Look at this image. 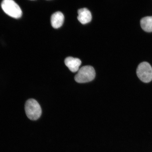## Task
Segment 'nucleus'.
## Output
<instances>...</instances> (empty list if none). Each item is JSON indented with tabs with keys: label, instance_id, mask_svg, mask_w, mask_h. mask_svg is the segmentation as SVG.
<instances>
[{
	"label": "nucleus",
	"instance_id": "obj_1",
	"mask_svg": "<svg viewBox=\"0 0 152 152\" xmlns=\"http://www.w3.org/2000/svg\"><path fill=\"white\" fill-rule=\"evenodd\" d=\"M25 110L26 115L31 120H37L41 117L42 109L37 101L31 99L26 101Z\"/></svg>",
	"mask_w": 152,
	"mask_h": 152
},
{
	"label": "nucleus",
	"instance_id": "obj_2",
	"mask_svg": "<svg viewBox=\"0 0 152 152\" xmlns=\"http://www.w3.org/2000/svg\"><path fill=\"white\" fill-rule=\"evenodd\" d=\"M95 76L96 72L94 68L90 66H86L79 69L75 79L78 83H84L92 81Z\"/></svg>",
	"mask_w": 152,
	"mask_h": 152
},
{
	"label": "nucleus",
	"instance_id": "obj_3",
	"mask_svg": "<svg viewBox=\"0 0 152 152\" xmlns=\"http://www.w3.org/2000/svg\"><path fill=\"white\" fill-rule=\"evenodd\" d=\"M1 7L6 14L11 18L18 19L22 16L21 9L12 0H4L1 3Z\"/></svg>",
	"mask_w": 152,
	"mask_h": 152
},
{
	"label": "nucleus",
	"instance_id": "obj_4",
	"mask_svg": "<svg viewBox=\"0 0 152 152\" xmlns=\"http://www.w3.org/2000/svg\"><path fill=\"white\" fill-rule=\"evenodd\" d=\"M138 77L142 82L148 83L152 80V67L147 62L141 63L136 70Z\"/></svg>",
	"mask_w": 152,
	"mask_h": 152
},
{
	"label": "nucleus",
	"instance_id": "obj_5",
	"mask_svg": "<svg viewBox=\"0 0 152 152\" xmlns=\"http://www.w3.org/2000/svg\"><path fill=\"white\" fill-rule=\"evenodd\" d=\"M64 63L70 71L72 72H75L79 71L81 61L79 58L68 57L64 60Z\"/></svg>",
	"mask_w": 152,
	"mask_h": 152
},
{
	"label": "nucleus",
	"instance_id": "obj_6",
	"mask_svg": "<svg viewBox=\"0 0 152 152\" xmlns=\"http://www.w3.org/2000/svg\"><path fill=\"white\" fill-rule=\"evenodd\" d=\"M78 20L81 24H86L91 21L92 16L90 11L86 8L80 9L78 10Z\"/></svg>",
	"mask_w": 152,
	"mask_h": 152
},
{
	"label": "nucleus",
	"instance_id": "obj_7",
	"mask_svg": "<svg viewBox=\"0 0 152 152\" xmlns=\"http://www.w3.org/2000/svg\"><path fill=\"white\" fill-rule=\"evenodd\" d=\"M64 16L60 11H58L52 15L51 18V24L55 28H58L61 26L64 23Z\"/></svg>",
	"mask_w": 152,
	"mask_h": 152
},
{
	"label": "nucleus",
	"instance_id": "obj_8",
	"mask_svg": "<svg viewBox=\"0 0 152 152\" xmlns=\"http://www.w3.org/2000/svg\"><path fill=\"white\" fill-rule=\"evenodd\" d=\"M140 24L144 31L152 32V16H147L142 18L140 20Z\"/></svg>",
	"mask_w": 152,
	"mask_h": 152
}]
</instances>
